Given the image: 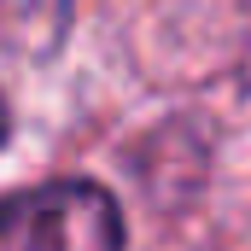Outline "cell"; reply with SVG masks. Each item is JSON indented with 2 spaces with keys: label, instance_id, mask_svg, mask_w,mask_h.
I'll return each instance as SVG.
<instances>
[{
  "label": "cell",
  "instance_id": "obj_1",
  "mask_svg": "<svg viewBox=\"0 0 251 251\" xmlns=\"http://www.w3.org/2000/svg\"><path fill=\"white\" fill-rule=\"evenodd\" d=\"M0 251H123V210L100 181H47L6 193Z\"/></svg>",
  "mask_w": 251,
  "mask_h": 251
},
{
  "label": "cell",
  "instance_id": "obj_2",
  "mask_svg": "<svg viewBox=\"0 0 251 251\" xmlns=\"http://www.w3.org/2000/svg\"><path fill=\"white\" fill-rule=\"evenodd\" d=\"M76 0H0V53L12 59H41L53 53L70 29Z\"/></svg>",
  "mask_w": 251,
  "mask_h": 251
},
{
  "label": "cell",
  "instance_id": "obj_3",
  "mask_svg": "<svg viewBox=\"0 0 251 251\" xmlns=\"http://www.w3.org/2000/svg\"><path fill=\"white\" fill-rule=\"evenodd\" d=\"M6 128H12V117H6V94H0V146H6Z\"/></svg>",
  "mask_w": 251,
  "mask_h": 251
}]
</instances>
